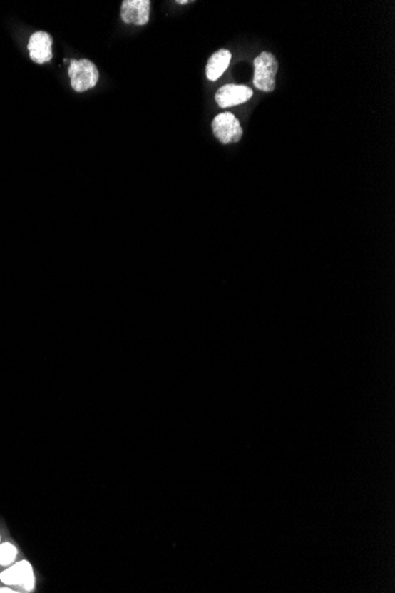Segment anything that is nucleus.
Returning a JSON list of instances; mask_svg holds the SVG:
<instances>
[{"instance_id": "1", "label": "nucleus", "mask_w": 395, "mask_h": 593, "mask_svg": "<svg viewBox=\"0 0 395 593\" xmlns=\"http://www.w3.org/2000/svg\"><path fill=\"white\" fill-rule=\"evenodd\" d=\"M255 76L253 84L257 89L271 93L276 88V74L278 61L271 52L263 51L255 59Z\"/></svg>"}, {"instance_id": "2", "label": "nucleus", "mask_w": 395, "mask_h": 593, "mask_svg": "<svg viewBox=\"0 0 395 593\" xmlns=\"http://www.w3.org/2000/svg\"><path fill=\"white\" fill-rule=\"evenodd\" d=\"M73 91L83 93L94 88L98 81V70L89 59L71 61L68 71Z\"/></svg>"}, {"instance_id": "3", "label": "nucleus", "mask_w": 395, "mask_h": 593, "mask_svg": "<svg viewBox=\"0 0 395 593\" xmlns=\"http://www.w3.org/2000/svg\"><path fill=\"white\" fill-rule=\"evenodd\" d=\"M0 582L9 587H21L25 592H31L36 584L34 567L28 560L14 562L0 573Z\"/></svg>"}, {"instance_id": "4", "label": "nucleus", "mask_w": 395, "mask_h": 593, "mask_svg": "<svg viewBox=\"0 0 395 593\" xmlns=\"http://www.w3.org/2000/svg\"><path fill=\"white\" fill-rule=\"evenodd\" d=\"M215 136L224 145L240 143L243 136V128L235 115L229 111L217 115L212 122Z\"/></svg>"}, {"instance_id": "5", "label": "nucleus", "mask_w": 395, "mask_h": 593, "mask_svg": "<svg viewBox=\"0 0 395 593\" xmlns=\"http://www.w3.org/2000/svg\"><path fill=\"white\" fill-rule=\"evenodd\" d=\"M149 0H125L122 1L121 18L125 24L146 25L150 14Z\"/></svg>"}, {"instance_id": "6", "label": "nucleus", "mask_w": 395, "mask_h": 593, "mask_svg": "<svg viewBox=\"0 0 395 593\" xmlns=\"http://www.w3.org/2000/svg\"><path fill=\"white\" fill-rule=\"evenodd\" d=\"M252 89L247 86L226 84L220 88L215 94V101L220 108H230L237 104L245 103L252 98Z\"/></svg>"}, {"instance_id": "7", "label": "nucleus", "mask_w": 395, "mask_h": 593, "mask_svg": "<svg viewBox=\"0 0 395 593\" xmlns=\"http://www.w3.org/2000/svg\"><path fill=\"white\" fill-rule=\"evenodd\" d=\"M28 48L34 62L43 64L52 59V39L48 32H35L30 37Z\"/></svg>"}, {"instance_id": "8", "label": "nucleus", "mask_w": 395, "mask_h": 593, "mask_svg": "<svg viewBox=\"0 0 395 593\" xmlns=\"http://www.w3.org/2000/svg\"><path fill=\"white\" fill-rule=\"evenodd\" d=\"M231 57H232V55H231L229 50L222 49L215 52L208 59L207 66H206V76H207L208 80H218L219 77L222 76V74L225 73V70L227 69Z\"/></svg>"}, {"instance_id": "9", "label": "nucleus", "mask_w": 395, "mask_h": 593, "mask_svg": "<svg viewBox=\"0 0 395 593\" xmlns=\"http://www.w3.org/2000/svg\"><path fill=\"white\" fill-rule=\"evenodd\" d=\"M18 549L11 542H3L0 544V566L9 567L12 565L17 559Z\"/></svg>"}, {"instance_id": "10", "label": "nucleus", "mask_w": 395, "mask_h": 593, "mask_svg": "<svg viewBox=\"0 0 395 593\" xmlns=\"http://www.w3.org/2000/svg\"><path fill=\"white\" fill-rule=\"evenodd\" d=\"M17 592H18V591L12 590V589H11V587H9V585H7V587H0V593H17Z\"/></svg>"}, {"instance_id": "11", "label": "nucleus", "mask_w": 395, "mask_h": 593, "mask_svg": "<svg viewBox=\"0 0 395 593\" xmlns=\"http://www.w3.org/2000/svg\"><path fill=\"white\" fill-rule=\"evenodd\" d=\"M188 3H190V1H188V0H184V1H180V0H179V1H178V4H181V5H185V4H188Z\"/></svg>"}, {"instance_id": "12", "label": "nucleus", "mask_w": 395, "mask_h": 593, "mask_svg": "<svg viewBox=\"0 0 395 593\" xmlns=\"http://www.w3.org/2000/svg\"><path fill=\"white\" fill-rule=\"evenodd\" d=\"M0 544H1V537H0Z\"/></svg>"}]
</instances>
